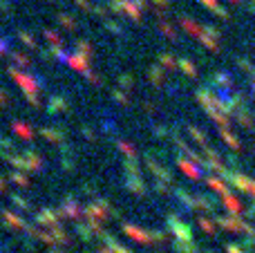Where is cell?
<instances>
[{
    "label": "cell",
    "instance_id": "obj_3",
    "mask_svg": "<svg viewBox=\"0 0 255 253\" xmlns=\"http://www.w3.org/2000/svg\"><path fill=\"white\" fill-rule=\"evenodd\" d=\"M58 213H61V218H65V220H79L83 211H81V206L76 204L74 200H67L65 204L58 209Z\"/></svg>",
    "mask_w": 255,
    "mask_h": 253
},
{
    "label": "cell",
    "instance_id": "obj_2",
    "mask_svg": "<svg viewBox=\"0 0 255 253\" xmlns=\"http://www.w3.org/2000/svg\"><path fill=\"white\" fill-rule=\"evenodd\" d=\"M58 211H52V209H43L38 215H36V222L43 224V227H49V229H56L58 227Z\"/></svg>",
    "mask_w": 255,
    "mask_h": 253
},
{
    "label": "cell",
    "instance_id": "obj_17",
    "mask_svg": "<svg viewBox=\"0 0 255 253\" xmlns=\"http://www.w3.org/2000/svg\"><path fill=\"white\" fill-rule=\"evenodd\" d=\"M47 2H54V0H47Z\"/></svg>",
    "mask_w": 255,
    "mask_h": 253
},
{
    "label": "cell",
    "instance_id": "obj_6",
    "mask_svg": "<svg viewBox=\"0 0 255 253\" xmlns=\"http://www.w3.org/2000/svg\"><path fill=\"white\" fill-rule=\"evenodd\" d=\"M40 132H43V137L47 139V141H52V143H61V141H63V132H61V130L43 128V130H40Z\"/></svg>",
    "mask_w": 255,
    "mask_h": 253
},
{
    "label": "cell",
    "instance_id": "obj_15",
    "mask_svg": "<svg viewBox=\"0 0 255 253\" xmlns=\"http://www.w3.org/2000/svg\"><path fill=\"white\" fill-rule=\"evenodd\" d=\"M4 191H7V179L0 177V193H4Z\"/></svg>",
    "mask_w": 255,
    "mask_h": 253
},
{
    "label": "cell",
    "instance_id": "obj_11",
    "mask_svg": "<svg viewBox=\"0 0 255 253\" xmlns=\"http://www.w3.org/2000/svg\"><path fill=\"white\" fill-rule=\"evenodd\" d=\"M45 36H47V40L52 45H61V38H58V34H54V31H45Z\"/></svg>",
    "mask_w": 255,
    "mask_h": 253
},
{
    "label": "cell",
    "instance_id": "obj_4",
    "mask_svg": "<svg viewBox=\"0 0 255 253\" xmlns=\"http://www.w3.org/2000/svg\"><path fill=\"white\" fill-rule=\"evenodd\" d=\"M2 218H4V224H7L9 229H13V231H20V229H27L25 220H20L18 215H13V213H2Z\"/></svg>",
    "mask_w": 255,
    "mask_h": 253
},
{
    "label": "cell",
    "instance_id": "obj_10",
    "mask_svg": "<svg viewBox=\"0 0 255 253\" xmlns=\"http://www.w3.org/2000/svg\"><path fill=\"white\" fill-rule=\"evenodd\" d=\"M18 36H20V40L27 45V47H31V49L36 47V40H34V36H31V34H27V31H20Z\"/></svg>",
    "mask_w": 255,
    "mask_h": 253
},
{
    "label": "cell",
    "instance_id": "obj_1",
    "mask_svg": "<svg viewBox=\"0 0 255 253\" xmlns=\"http://www.w3.org/2000/svg\"><path fill=\"white\" fill-rule=\"evenodd\" d=\"M9 74H11V79L16 81L18 85H20L22 90H25V94H27V99H29V103L31 106H38V99H36V94H38V81H34L29 74H22V72H18L16 67H11L9 70Z\"/></svg>",
    "mask_w": 255,
    "mask_h": 253
},
{
    "label": "cell",
    "instance_id": "obj_12",
    "mask_svg": "<svg viewBox=\"0 0 255 253\" xmlns=\"http://www.w3.org/2000/svg\"><path fill=\"white\" fill-rule=\"evenodd\" d=\"M13 61L20 63V65H29V58H27V54H13Z\"/></svg>",
    "mask_w": 255,
    "mask_h": 253
},
{
    "label": "cell",
    "instance_id": "obj_14",
    "mask_svg": "<svg viewBox=\"0 0 255 253\" xmlns=\"http://www.w3.org/2000/svg\"><path fill=\"white\" fill-rule=\"evenodd\" d=\"M7 43H4V40H0V56H4V54H7Z\"/></svg>",
    "mask_w": 255,
    "mask_h": 253
},
{
    "label": "cell",
    "instance_id": "obj_7",
    "mask_svg": "<svg viewBox=\"0 0 255 253\" xmlns=\"http://www.w3.org/2000/svg\"><path fill=\"white\" fill-rule=\"evenodd\" d=\"M58 25H63L67 31H74L76 29V20L72 16H67V13H58Z\"/></svg>",
    "mask_w": 255,
    "mask_h": 253
},
{
    "label": "cell",
    "instance_id": "obj_16",
    "mask_svg": "<svg viewBox=\"0 0 255 253\" xmlns=\"http://www.w3.org/2000/svg\"><path fill=\"white\" fill-rule=\"evenodd\" d=\"M52 253H65V251H56V249H54V251H52Z\"/></svg>",
    "mask_w": 255,
    "mask_h": 253
},
{
    "label": "cell",
    "instance_id": "obj_5",
    "mask_svg": "<svg viewBox=\"0 0 255 253\" xmlns=\"http://www.w3.org/2000/svg\"><path fill=\"white\" fill-rule=\"evenodd\" d=\"M52 115H58V112H67V101L63 97H52L49 99V108H47Z\"/></svg>",
    "mask_w": 255,
    "mask_h": 253
},
{
    "label": "cell",
    "instance_id": "obj_9",
    "mask_svg": "<svg viewBox=\"0 0 255 253\" xmlns=\"http://www.w3.org/2000/svg\"><path fill=\"white\" fill-rule=\"evenodd\" d=\"M11 182H16L18 186H29V177H27V175H20V173H13Z\"/></svg>",
    "mask_w": 255,
    "mask_h": 253
},
{
    "label": "cell",
    "instance_id": "obj_8",
    "mask_svg": "<svg viewBox=\"0 0 255 253\" xmlns=\"http://www.w3.org/2000/svg\"><path fill=\"white\" fill-rule=\"evenodd\" d=\"M13 132H18L22 139H31V137H34V132L29 130V126L20 124V121H16V124H13Z\"/></svg>",
    "mask_w": 255,
    "mask_h": 253
},
{
    "label": "cell",
    "instance_id": "obj_13",
    "mask_svg": "<svg viewBox=\"0 0 255 253\" xmlns=\"http://www.w3.org/2000/svg\"><path fill=\"white\" fill-rule=\"evenodd\" d=\"M13 204L20 206V209H25V211H29V202H25L22 197H13Z\"/></svg>",
    "mask_w": 255,
    "mask_h": 253
}]
</instances>
